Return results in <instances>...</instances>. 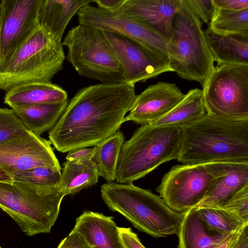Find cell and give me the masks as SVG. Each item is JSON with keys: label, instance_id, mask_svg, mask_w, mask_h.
Listing matches in <instances>:
<instances>
[{"label": "cell", "instance_id": "cell-19", "mask_svg": "<svg viewBox=\"0 0 248 248\" xmlns=\"http://www.w3.org/2000/svg\"><path fill=\"white\" fill-rule=\"evenodd\" d=\"M92 0H40L37 21L39 26L61 40L73 16Z\"/></svg>", "mask_w": 248, "mask_h": 248}, {"label": "cell", "instance_id": "cell-10", "mask_svg": "<svg viewBox=\"0 0 248 248\" xmlns=\"http://www.w3.org/2000/svg\"><path fill=\"white\" fill-rule=\"evenodd\" d=\"M103 31L119 60L125 82L135 85L173 72L168 55L123 35Z\"/></svg>", "mask_w": 248, "mask_h": 248}, {"label": "cell", "instance_id": "cell-29", "mask_svg": "<svg viewBox=\"0 0 248 248\" xmlns=\"http://www.w3.org/2000/svg\"><path fill=\"white\" fill-rule=\"evenodd\" d=\"M61 170L37 167L18 172L13 176V181L40 187L58 186L60 182Z\"/></svg>", "mask_w": 248, "mask_h": 248}, {"label": "cell", "instance_id": "cell-35", "mask_svg": "<svg viewBox=\"0 0 248 248\" xmlns=\"http://www.w3.org/2000/svg\"><path fill=\"white\" fill-rule=\"evenodd\" d=\"M214 6L219 8L239 11L248 9V0H212Z\"/></svg>", "mask_w": 248, "mask_h": 248}, {"label": "cell", "instance_id": "cell-6", "mask_svg": "<svg viewBox=\"0 0 248 248\" xmlns=\"http://www.w3.org/2000/svg\"><path fill=\"white\" fill-rule=\"evenodd\" d=\"M202 23L186 0H180L167 47L172 71L185 79L198 82L203 87L215 66Z\"/></svg>", "mask_w": 248, "mask_h": 248}, {"label": "cell", "instance_id": "cell-4", "mask_svg": "<svg viewBox=\"0 0 248 248\" xmlns=\"http://www.w3.org/2000/svg\"><path fill=\"white\" fill-rule=\"evenodd\" d=\"M65 59L62 41L40 26L18 48L0 61V89L32 82L52 83Z\"/></svg>", "mask_w": 248, "mask_h": 248}, {"label": "cell", "instance_id": "cell-1", "mask_svg": "<svg viewBox=\"0 0 248 248\" xmlns=\"http://www.w3.org/2000/svg\"><path fill=\"white\" fill-rule=\"evenodd\" d=\"M136 96L135 85L126 82L80 89L50 130V143L62 153L94 146L118 130Z\"/></svg>", "mask_w": 248, "mask_h": 248}, {"label": "cell", "instance_id": "cell-20", "mask_svg": "<svg viewBox=\"0 0 248 248\" xmlns=\"http://www.w3.org/2000/svg\"><path fill=\"white\" fill-rule=\"evenodd\" d=\"M204 35L217 64L248 65V32L221 34L214 32L208 27Z\"/></svg>", "mask_w": 248, "mask_h": 248}, {"label": "cell", "instance_id": "cell-32", "mask_svg": "<svg viewBox=\"0 0 248 248\" xmlns=\"http://www.w3.org/2000/svg\"><path fill=\"white\" fill-rule=\"evenodd\" d=\"M186 1L202 22L208 23L210 21L214 9L212 0H186Z\"/></svg>", "mask_w": 248, "mask_h": 248}, {"label": "cell", "instance_id": "cell-13", "mask_svg": "<svg viewBox=\"0 0 248 248\" xmlns=\"http://www.w3.org/2000/svg\"><path fill=\"white\" fill-rule=\"evenodd\" d=\"M50 144L29 130L0 143V167L12 178L18 172L37 167L62 170Z\"/></svg>", "mask_w": 248, "mask_h": 248}, {"label": "cell", "instance_id": "cell-15", "mask_svg": "<svg viewBox=\"0 0 248 248\" xmlns=\"http://www.w3.org/2000/svg\"><path fill=\"white\" fill-rule=\"evenodd\" d=\"M185 95L174 83L161 81L151 85L136 95L124 122L151 124L171 110Z\"/></svg>", "mask_w": 248, "mask_h": 248}, {"label": "cell", "instance_id": "cell-16", "mask_svg": "<svg viewBox=\"0 0 248 248\" xmlns=\"http://www.w3.org/2000/svg\"><path fill=\"white\" fill-rule=\"evenodd\" d=\"M204 165L213 178L204 199L195 208H221L232 196L248 186V162H216Z\"/></svg>", "mask_w": 248, "mask_h": 248}, {"label": "cell", "instance_id": "cell-27", "mask_svg": "<svg viewBox=\"0 0 248 248\" xmlns=\"http://www.w3.org/2000/svg\"><path fill=\"white\" fill-rule=\"evenodd\" d=\"M209 28L221 34L248 32V9L232 11L214 6Z\"/></svg>", "mask_w": 248, "mask_h": 248}, {"label": "cell", "instance_id": "cell-2", "mask_svg": "<svg viewBox=\"0 0 248 248\" xmlns=\"http://www.w3.org/2000/svg\"><path fill=\"white\" fill-rule=\"evenodd\" d=\"M177 160L183 164L248 162V120H232L206 113L181 128Z\"/></svg>", "mask_w": 248, "mask_h": 248}, {"label": "cell", "instance_id": "cell-40", "mask_svg": "<svg viewBox=\"0 0 248 248\" xmlns=\"http://www.w3.org/2000/svg\"><path fill=\"white\" fill-rule=\"evenodd\" d=\"M0 182L12 184L13 178L0 167Z\"/></svg>", "mask_w": 248, "mask_h": 248}, {"label": "cell", "instance_id": "cell-5", "mask_svg": "<svg viewBox=\"0 0 248 248\" xmlns=\"http://www.w3.org/2000/svg\"><path fill=\"white\" fill-rule=\"evenodd\" d=\"M181 144L180 127L141 125L123 144L116 168V183H133L161 164L177 159Z\"/></svg>", "mask_w": 248, "mask_h": 248}, {"label": "cell", "instance_id": "cell-23", "mask_svg": "<svg viewBox=\"0 0 248 248\" xmlns=\"http://www.w3.org/2000/svg\"><path fill=\"white\" fill-rule=\"evenodd\" d=\"M93 153L64 162L59 185L64 197L97 184L99 176L92 160Z\"/></svg>", "mask_w": 248, "mask_h": 248}, {"label": "cell", "instance_id": "cell-33", "mask_svg": "<svg viewBox=\"0 0 248 248\" xmlns=\"http://www.w3.org/2000/svg\"><path fill=\"white\" fill-rule=\"evenodd\" d=\"M57 248H93L84 236L78 231L73 230L60 243Z\"/></svg>", "mask_w": 248, "mask_h": 248}, {"label": "cell", "instance_id": "cell-42", "mask_svg": "<svg viewBox=\"0 0 248 248\" xmlns=\"http://www.w3.org/2000/svg\"></svg>", "mask_w": 248, "mask_h": 248}, {"label": "cell", "instance_id": "cell-26", "mask_svg": "<svg viewBox=\"0 0 248 248\" xmlns=\"http://www.w3.org/2000/svg\"><path fill=\"white\" fill-rule=\"evenodd\" d=\"M123 132L118 130L94 147L92 160L95 164L99 176L107 182L116 179L118 160L124 142Z\"/></svg>", "mask_w": 248, "mask_h": 248}, {"label": "cell", "instance_id": "cell-28", "mask_svg": "<svg viewBox=\"0 0 248 248\" xmlns=\"http://www.w3.org/2000/svg\"><path fill=\"white\" fill-rule=\"evenodd\" d=\"M196 208L206 225L219 233H234L248 226L236 215L225 209L212 207Z\"/></svg>", "mask_w": 248, "mask_h": 248}, {"label": "cell", "instance_id": "cell-36", "mask_svg": "<svg viewBox=\"0 0 248 248\" xmlns=\"http://www.w3.org/2000/svg\"><path fill=\"white\" fill-rule=\"evenodd\" d=\"M94 150V147L91 148H81L73 149L68 152L65 159L68 161L78 159L90 155L93 152Z\"/></svg>", "mask_w": 248, "mask_h": 248}, {"label": "cell", "instance_id": "cell-30", "mask_svg": "<svg viewBox=\"0 0 248 248\" xmlns=\"http://www.w3.org/2000/svg\"><path fill=\"white\" fill-rule=\"evenodd\" d=\"M28 130L13 109L0 108V143Z\"/></svg>", "mask_w": 248, "mask_h": 248}, {"label": "cell", "instance_id": "cell-31", "mask_svg": "<svg viewBox=\"0 0 248 248\" xmlns=\"http://www.w3.org/2000/svg\"><path fill=\"white\" fill-rule=\"evenodd\" d=\"M221 209L233 213L248 224V186L232 196Z\"/></svg>", "mask_w": 248, "mask_h": 248}, {"label": "cell", "instance_id": "cell-17", "mask_svg": "<svg viewBox=\"0 0 248 248\" xmlns=\"http://www.w3.org/2000/svg\"><path fill=\"white\" fill-rule=\"evenodd\" d=\"M180 2V0H124L120 9L168 41L172 33L173 18Z\"/></svg>", "mask_w": 248, "mask_h": 248}, {"label": "cell", "instance_id": "cell-25", "mask_svg": "<svg viewBox=\"0 0 248 248\" xmlns=\"http://www.w3.org/2000/svg\"><path fill=\"white\" fill-rule=\"evenodd\" d=\"M68 102V100L60 103L41 104L13 109L28 130L40 136L55 125Z\"/></svg>", "mask_w": 248, "mask_h": 248}, {"label": "cell", "instance_id": "cell-3", "mask_svg": "<svg viewBox=\"0 0 248 248\" xmlns=\"http://www.w3.org/2000/svg\"><path fill=\"white\" fill-rule=\"evenodd\" d=\"M101 196L109 209L118 212L138 230L155 237L177 234L184 213L171 210L160 196L133 183L107 182Z\"/></svg>", "mask_w": 248, "mask_h": 248}, {"label": "cell", "instance_id": "cell-9", "mask_svg": "<svg viewBox=\"0 0 248 248\" xmlns=\"http://www.w3.org/2000/svg\"><path fill=\"white\" fill-rule=\"evenodd\" d=\"M213 178L204 164L177 165L164 175L156 190L171 210L184 213L204 199Z\"/></svg>", "mask_w": 248, "mask_h": 248}, {"label": "cell", "instance_id": "cell-34", "mask_svg": "<svg viewBox=\"0 0 248 248\" xmlns=\"http://www.w3.org/2000/svg\"><path fill=\"white\" fill-rule=\"evenodd\" d=\"M119 230L125 248H145L140 242L137 234L131 228L119 227Z\"/></svg>", "mask_w": 248, "mask_h": 248}, {"label": "cell", "instance_id": "cell-24", "mask_svg": "<svg viewBox=\"0 0 248 248\" xmlns=\"http://www.w3.org/2000/svg\"><path fill=\"white\" fill-rule=\"evenodd\" d=\"M205 114L202 90L195 88L189 90L168 113L151 124L182 128L195 123Z\"/></svg>", "mask_w": 248, "mask_h": 248}, {"label": "cell", "instance_id": "cell-14", "mask_svg": "<svg viewBox=\"0 0 248 248\" xmlns=\"http://www.w3.org/2000/svg\"><path fill=\"white\" fill-rule=\"evenodd\" d=\"M40 0L0 2V61L22 45L38 28Z\"/></svg>", "mask_w": 248, "mask_h": 248}, {"label": "cell", "instance_id": "cell-39", "mask_svg": "<svg viewBox=\"0 0 248 248\" xmlns=\"http://www.w3.org/2000/svg\"><path fill=\"white\" fill-rule=\"evenodd\" d=\"M233 248H248V226L243 230Z\"/></svg>", "mask_w": 248, "mask_h": 248}, {"label": "cell", "instance_id": "cell-22", "mask_svg": "<svg viewBox=\"0 0 248 248\" xmlns=\"http://www.w3.org/2000/svg\"><path fill=\"white\" fill-rule=\"evenodd\" d=\"M67 93L52 83L32 82L16 87L6 93L4 103L12 109L68 100Z\"/></svg>", "mask_w": 248, "mask_h": 248}, {"label": "cell", "instance_id": "cell-38", "mask_svg": "<svg viewBox=\"0 0 248 248\" xmlns=\"http://www.w3.org/2000/svg\"><path fill=\"white\" fill-rule=\"evenodd\" d=\"M243 230L241 231L230 234L215 248H233L237 243Z\"/></svg>", "mask_w": 248, "mask_h": 248}, {"label": "cell", "instance_id": "cell-21", "mask_svg": "<svg viewBox=\"0 0 248 248\" xmlns=\"http://www.w3.org/2000/svg\"><path fill=\"white\" fill-rule=\"evenodd\" d=\"M177 234L178 248H215L230 234L219 233L210 229L194 207L184 213Z\"/></svg>", "mask_w": 248, "mask_h": 248}, {"label": "cell", "instance_id": "cell-41", "mask_svg": "<svg viewBox=\"0 0 248 248\" xmlns=\"http://www.w3.org/2000/svg\"><path fill=\"white\" fill-rule=\"evenodd\" d=\"M0 248H1V247L0 246Z\"/></svg>", "mask_w": 248, "mask_h": 248}, {"label": "cell", "instance_id": "cell-8", "mask_svg": "<svg viewBox=\"0 0 248 248\" xmlns=\"http://www.w3.org/2000/svg\"><path fill=\"white\" fill-rule=\"evenodd\" d=\"M206 113L232 120H248V65L215 66L202 87Z\"/></svg>", "mask_w": 248, "mask_h": 248}, {"label": "cell", "instance_id": "cell-12", "mask_svg": "<svg viewBox=\"0 0 248 248\" xmlns=\"http://www.w3.org/2000/svg\"><path fill=\"white\" fill-rule=\"evenodd\" d=\"M79 24L118 33L168 55V41L143 24L128 16L120 8L106 10L88 4L77 13Z\"/></svg>", "mask_w": 248, "mask_h": 248}, {"label": "cell", "instance_id": "cell-11", "mask_svg": "<svg viewBox=\"0 0 248 248\" xmlns=\"http://www.w3.org/2000/svg\"><path fill=\"white\" fill-rule=\"evenodd\" d=\"M0 208L29 236L50 232L60 206L40 203L13 183L0 182Z\"/></svg>", "mask_w": 248, "mask_h": 248}, {"label": "cell", "instance_id": "cell-7", "mask_svg": "<svg viewBox=\"0 0 248 248\" xmlns=\"http://www.w3.org/2000/svg\"><path fill=\"white\" fill-rule=\"evenodd\" d=\"M62 45L79 75L101 83L125 82L119 60L103 31L79 24L69 30Z\"/></svg>", "mask_w": 248, "mask_h": 248}, {"label": "cell", "instance_id": "cell-18", "mask_svg": "<svg viewBox=\"0 0 248 248\" xmlns=\"http://www.w3.org/2000/svg\"><path fill=\"white\" fill-rule=\"evenodd\" d=\"M74 229L81 233L93 248H125L112 217L85 211L76 219Z\"/></svg>", "mask_w": 248, "mask_h": 248}, {"label": "cell", "instance_id": "cell-37", "mask_svg": "<svg viewBox=\"0 0 248 248\" xmlns=\"http://www.w3.org/2000/svg\"><path fill=\"white\" fill-rule=\"evenodd\" d=\"M124 0H93L98 7L106 10H116L123 5Z\"/></svg>", "mask_w": 248, "mask_h": 248}]
</instances>
